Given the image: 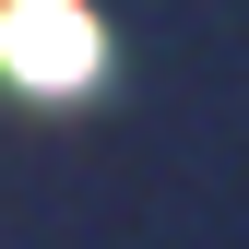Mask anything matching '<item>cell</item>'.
<instances>
[{
  "label": "cell",
  "mask_w": 249,
  "mask_h": 249,
  "mask_svg": "<svg viewBox=\"0 0 249 249\" xmlns=\"http://www.w3.org/2000/svg\"><path fill=\"white\" fill-rule=\"evenodd\" d=\"M95 12L83 0H0V71L12 83H36V95H71V83H95Z\"/></svg>",
  "instance_id": "obj_1"
}]
</instances>
